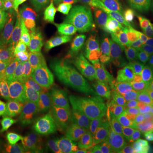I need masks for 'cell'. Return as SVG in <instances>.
Returning <instances> with one entry per match:
<instances>
[{
    "label": "cell",
    "mask_w": 153,
    "mask_h": 153,
    "mask_svg": "<svg viewBox=\"0 0 153 153\" xmlns=\"http://www.w3.org/2000/svg\"><path fill=\"white\" fill-rule=\"evenodd\" d=\"M9 2L8 0H0V19H5L8 14Z\"/></svg>",
    "instance_id": "83f0119b"
},
{
    "label": "cell",
    "mask_w": 153,
    "mask_h": 153,
    "mask_svg": "<svg viewBox=\"0 0 153 153\" xmlns=\"http://www.w3.org/2000/svg\"><path fill=\"white\" fill-rule=\"evenodd\" d=\"M45 126L38 125L29 142L26 153H46L44 144Z\"/></svg>",
    "instance_id": "cb8c5ba5"
},
{
    "label": "cell",
    "mask_w": 153,
    "mask_h": 153,
    "mask_svg": "<svg viewBox=\"0 0 153 153\" xmlns=\"http://www.w3.org/2000/svg\"><path fill=\"white\" fill-rule=\"evenodd\" d=\"M111 25L112 18L106 7V0H101L100 10L94 14L88 24V38L100 45H107Z\"/></svg>",
    "instance_id": "9c48e42d"
},
{
    "label": "cell",
    "mask_w": 153,
    "mask_h": 153,
    "mask_svg": "<svg viewBox=\"0 0 153 153\" xmlns=\"http://www.w3.org/2000/svg\"><path fill=\"white\" fill-rule=\"evenodd\" d=\"M9 8L6 20L9 22L17 21L27 17V2L23 0H9Z\"/></svg>",
    "instance_id": "603a6c76"
},
{
    "label": "cell",
    "mask_w": 153,
    "mask_h": 153,
    "mask_svg": "<svg viewBox=\"0 0 153 153\" xmlns=\"http://www.w3.org/2000/svg\"><path fill=\"white\" fill-rule=\"evenodd\" d=\"M38 123L31 114L22 122L11 137L12 153H26L29 142L38 127Z\"/></svg>",
    "instance_id": "5bb4252c"
},
{
    "label": "cell",
    "mask_w": 153,
    "mask_h": 153,
    "mask_svg": "<svg viewBox=\"0 0 153 153\" xmlns=\"http://www.w3.org/2000/svg\"><path fill=\"white\" fill-rule=\"evenodd\" d=\"M16 24L0 19V64L7 57L14 39Z\"/></svg>",
    "instance_id": "ffe728a7"
},
{
    "label": "cell",
    "mask_w": 153,
    "mask_h": 153,
    "mask_svg": "<svg viewBox=\"0 0 153 153\" xmlns=\"http://www.w3.org/2000/svg\"><path fill=\"white\" fill-rule=\"evenodd\" d=\"M146 127L153 135V112L150 115V117L146 121Z\"/></svg>",
    "instance_id": "f1b7e54d"
},
{
    "label": "cell",
    "mask_w": 153,
    "mask_h": 153,
    "mask_svg": "<svg viewBox=\"0 0 153 153\" xmlns=\"http://www.w3.org/2000/svg\"><path fill=\"white\" fill-rule=\"evenodd\" d=\"M20 124L0 121V152L10 150L11 137Z\"/></svg>",
    "instance_id": "d4e9b609"
},
{
    "label": "cell",
    "mask_w": 153,
    "mask_h": 153,
    "mask_svg": "<svg viewBox=\"0 0 153 153\" xmlns=\"http://www.w3.org/2000/svg\"><path fill=\"white\" fill-rule=\"evenodd\" d=\"M9 1V0H8ZM23 1H25V2H28V0H23Z\"/></svg>",
    "instance_id": "4dcf8cb0"
},
{
    "label": "cell",
    "mask_w": 153,
    "mask_h": 153,
    "mask_svg": "<svg viewBox=\"0 0 153 153\" xmlns=\"http://www.w3.org/2000/svg\"><path fill=\"white\" fill-rule=\"evenodd\" d=\"M62 153H107V151L94 134L93 128H88L71 137L65 144Z\"/></svg>",
    "instance_id": "8fae6325"
},
{
    "label": "cell",
    "mask_w": 153,
    "mask_h": 153,
    "mask_svg": "<svg viewBox=\"0 0 153 153\" xmlns=\"http://www.w3.org/2000/svg\"><path fill=\"white\" fill-rule=\"evenodd\" d=\"M144 15V10L137 6H122L117 9L113 20L128 29H136Z\"/></svg>",
    "instance_id": "e0dca14e"
},
{
    "label": "cell",
    "mask_w": 153,
    "mask_h": 153,
    "mask_svg": "<svg viewBox=\"0 0 153 153\" xmlns=\"http://www.w3.org/2000/svg\"><path fill=\"white\" fill-rule=\"evenodd\" d=\"M71 22L77 23L98 8L100 0H61Z\"/></svg>",
    "instance_id": "9a60e30c"
},
{
    "label": "cell",
    "mask_w": 153,
    "mask_h": 153,
    "mask_svg": "<svg viewBox=\"0 0 153 153\" xmlns=\"http://www.w3.org/2000/svg\"><path fill=\"white\" fill-rule=\"evenodd\" d=\"M45 39L48 43L50 52L55 56L59 64V66L66 62L70 61L72 59L70 40H67L66 38H57V37L45 38Z\"/></svg>",
    "instance_id": "ac0fdd59"
},
{
    "label": "cell",
    "mask_w": 153,
    "mask_h": 153,
    "mask_svg": "<svg viewBox=\"0 0 153 153\" xmlns=\"http://www.w3.org/2000/svg\"><path fill=\"white\" fill-rule=\"evenodd\" d=\"M152 109H153V72L146 78L143 85L137 112L143 113Z\"/></svg>",
    "instance_id": "7402d4cb"
},
{
    "label": "cell",
    "mask_w": 153,
    "mask_h": 153,
    "mask_svg": "<svg viewBox=\"0 0 153 153\" xmlns=\"http://www.w3.org/2000/svg\"><path fill=\"white\" fill-rule=\"evenodd\" d=\"M44 144L46 153H62L65 146V138L57 120L45 126Z\"/></svg>",
    "instance_id": "2e32d148"
},
{
    "label": "cell",
    "mask_w": 153,
    "mask_h": 153,
    "mask_svg": "<svg viewBox=\"0 0 153 153\" xmlns=\"http://www.w3.org/2000/svg\"><path fill=\"white\" fill-rule=\"evenodd\" d=\"M41 42L43 50V67L40 81L44 82L54 92L57 93L61 76L60 66L55 56L50 52L46 39L41 37Z\"/></svg>",
    "instance_id": "7c38bea8"
},
{
    "label": "cell",
    "mask_w": 153,
    "mask_h": 153,
    "mask_svg": "<svg viewBox=\"0 0 153 153\" xmlns=\"http://www.w3.org/2000/svg\"><path fill=\"white\" fill-rule=\"evenodd\" d=\"M33 25L27 17L17 20L14 39L6 61L0 72V90H16L20 88Z\"/></svg>",
    "instance_id": "6da1fadb"
},
{
    "label": "cell",
    "mask_w": 153,
    "mask_h": 153,
    "mask_svg": "<svg viewBox=\"0 0 153 153\" xmlns=\"http://www.w3.org/2000/svg\"><path fill=\"white\" fill-rule=\"evenodd\" d=\"M110 7L114 10L122 4L128 6H137L141 8H146L153 5V0H107Z\"/></svg>",
    "instance_id": "4316f807"
},
{
    "label": "cell",
    "mask_w": 153,
    "mask_h": 153,
    "mask_svg": "<svg viewBox=\"0 0 153 153\" xmlns=\"http://www.w3.org/2000/svg\"><path fill=\"white\" fill-rule=\"evenodd\" d=\"M110 50L117 65L124 71H144L152 66V56L140 47L127 44L121 48H110Z\"/></svg>",
    "instance_id": "ba28073f"
},
{
    "label": "cell",
    "mask_w": 153,
    "mask_h": 153,
    "mask_svg": "<svg viewBox=\"0 0 153 153\" xmlns=\"http://www.w3.org/2000/svg\"><path fill=\"white\" fill-rule=\"evenodd\" d=\"M53 90L47 84L39 80V82L36 84L29 96L28 108L30 109L31 107L37 105L51 103L53 101Z\"/></svg>",
    "instance_id": "44dd1931"
},
{
    "label": "cell",
    "mask_w": 153,
    "mask_h": 153,
    "mask_svg": "<svg viewBox=\"0 0 153 153\" xmlns=\"http://www.w3.org/2000/svg\"><path fill=\"white\" fill-rule=\"evenodd\" d=\"M30 114L28 96L21 88L16 90H0V121L22 123Z\"/></svg>",
    "instance_id": "52a82bcc"
},
{
    "label": "cell",
    "mask_w": 153,
    "mask_h": 153,
    "mask_svg": "<svg viewBox=\"0 0 153 153\" xmlns=\"http://www.w3.org/2000/svg\"><path fill=\"white\" fill-rule=\"evenodd\" d=\"M128 45L146 49L153 58V10L143 16L139 27L128 39Z\"/></svg>",
    "instance_id": "4fadbf2b"
},
{
    "label": "cell",
    "mask_w": 153,
    "mask_h": 153,
    "mask_svg": "<svg viewBox=\"0 0 153 153\" xmlns=\"http://www.w3.org/2000/svg\"><path fill=\"white\" fill-rule=\"evenodd\" d=\"M33 39L22 71L20 88L29 96L39 82L43 67V50L38 28L33 29Z\"/></svg>",
    "instance_id": "8992f818"
},
{
    "label": "cell",
    "mask_w": 153,
    "mask_h": 153,
    "mask_svg": "<svg viewBox=\"0 0 153 153\" xmlns=\"http://www.w3.org/2000/svg\"><path fill=\"white\" fill-rule=\"evenodd\" d=\"M0 153H12L11 150H5V151H1Z\"/></svg>",
    "instance_id": "f546056e"
},
{
    "label": "cell",
    "mask_w": 153,
    "mask_h": 153,
    "mask_svg": "<svg viewBox=\"0 0 153 153\" xmlns=\"http://www.w3.org/2000/svg\"><path fill=\"white\" fill-rule=\"evenodd\" d=\"M30 114L37 121L38 125H48L57 120L59 113V105L55 103H47L34 105L29 109Z\"/></svg>",
    "instance_id": "d6986e66"
},
{
    "label": "cell",
    "mask_w": 153,
    "mask_h": 153,
    "mask_svg": "<svg viewBox=\"0 0 153 153\" xmlns=\"http://www.w3.org/2000/svg\"><path fill=\"white\" fill-rule=\"evenodd\" d=\"M143 74L136 71L115 72L100 78L89 88V96L93 102H96L105 95L130 87L141 81Z\"/></svg>",
    "instance_id": "5b68a950"
},
{
    "label": "cell",
    "mask_w": 153,
    "mask_h": 153,
    "mask_svg": "<svg viewBox=\"0 0 153 153\" xmlns=\"http://www.w3.org/2000/svg\"><path fill=\"white\" fill-rule=\"evenodd\" d=\"M60 81L57 91L60 103H80L87 90L82 65L71 59L60 66Z\"/></svg>",
    "instance_id": "3957f363"
},
{
    "label": "cell",
    "mask_w": 153,
    "mask_h": 153,
    "mask_svg": "<svg viewBox=\"0 0 153 153\" xmlns=\"http://www.w3.org/2000/svg\"><path fill=\"white\" fill-rule=\"evenodd\" d=\"M57 122L63 132L65 141L85 129L93 128L87 111L80 103H61Z\"/></svg>",
    "instance_id": "277c9868"
},
{
    "label": "cell",
    "mask_w": 153,
    "mask_h": 153,
    "mask_svg": "<svg viewBox=\"0 0 153 153\" xmlns=\"http://www.w3.org/2000/svg\"><path fill=\"white\" fill-rule=\"evenodd\" d=\"M53 0H28L27 2V18L33 25V29L38 28L37 13L38 11L49 4Z\"/></svg>",
    "instance_id": "484cf974"
},
{
    "label": "cell",
    "mask_w": 153,
    "mask_h": 153,
    "mask_svg": "<svg viewBox=\"0 0 153 153\" xmlns=\"http://www.w3.org/2000/svg\"><path fill=\"white\" fill-rule=\"evenodd\" d=\"M38 28L40 36L44 38L57 37L71 40L74 34L72 26L64 17L50 12L39 20Z\"/></svg>",
    "instance_id": "30bf717a"
},
{
    "label": "cell",
    "mask_w": 153,
    "mask_h": 153,
    "mask_svg": "<svg viewBox=\"0 0 153 153\" xmlns=\"http://www.w3.org/2000/svg\"><path fill=\"white\" fill-rule=\"evenodd\" d=\"M101 132L113 153H153V140L128 120L109 122Z\"/></svg>",
    "instance_id": "7a4b0ae2"
}]
</instances>
